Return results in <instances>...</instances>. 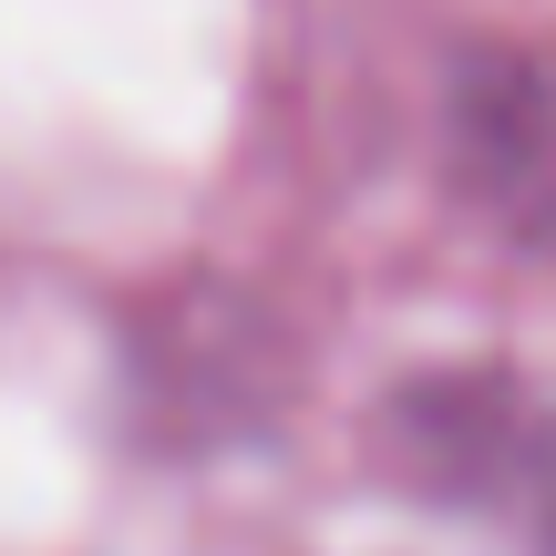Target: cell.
<instances>
[{
	"instance_id": "cell-1",
	"label": "cell",
	"mask_w": 556,
	"mask_h": 556,
	"mask_svg": "<svg viewBox=\"0 0 556 556\" xmlns=\"http://www.w3.org/2000/svg\"><path fill=\"white\" fill-rule=\"evenodd\" d=\"M464 176L526 238H556V62H495L464 83Z\"/></svg>"
}]
</instances>
